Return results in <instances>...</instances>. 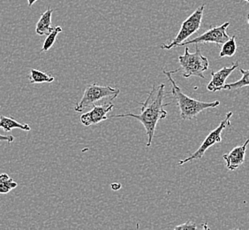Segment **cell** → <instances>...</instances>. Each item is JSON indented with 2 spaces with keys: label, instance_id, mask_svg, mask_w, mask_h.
Listing matches in <instances>:
<instances>
[{
  "label": "cell",
  "instance_id": "20",
  "mask_svg": "<svg viewBox=\"0 0 249 230\" xmlns=\"http://www.w3.org/2000/svg\"><path fill=\"white\" fill-rule=\"evenodd\" d=\"M120 187H121V185H120V183H112L111 184V189L114 190V191L120 190Z\"/></svg>",
  "mask_w": 249,
  "mask_h": 230
},
{
  "label": "cell",
  "instance_id": "14",
  "mask_svg": "<svg viewBox=\"0 0 249 230\" xmlns=\"http://www.w3.org/2000/svg\"><path fill=\"white\" fill-rule=\"evenodd\" d=\"M29 82L30 83H43L48 82L51 83L54 81V77L46 73L42 72L37 69H31L29 76Z\"/></svg>",
  "mask_w": 249,
  "mask_h": 230
},
{
  "label": "cell",
  "instance_id": "19",
  "mask_svg": "<svg viewBox=\"0 0 249 230\" xmlns=\"http://www.w3.org/2000/svg\"><path fill=\"white\" fill-rule=\"evenodd\" d=\"M1 141H5L7 143H13L15 141V136L14 135H3V134H0V142Z\"/></svg>",
  "mask_w": 249,
  "mask_h": 230
},
{
  "label": "cell",
  "instance_id": "15",
  "mask_svg": "<svg viewBox=\"0 0 249 230\" xmlns=\"http://www.w3.org/2000/svg\"><path fill=\"white\" fill-rule=\"evenodd\" d=\"M17 186L18 183L10 177L7 173L0 174V194H7Z\"/></svg>",
  "mask_w": 249,
  "mask_h": 230
},
{
  "label": "cell",
  "instance_id": "6",
  "mask_svg": "<svg viewBox=\"0 0 249 230\" xmlns=\"http://www.w3.org/2000/svg\"><path fill=\"white\" fill-rule=\"evenodd\" d=\"M231 116H232V112L227 113L226 116H225V120L221 121L220 124L218 125V127L216 128V130L211 131V133L209 134V135L207 136L205 140L203 141V143L201 144V146L199 147L196 152H195L194 153L192 154L190 157L185 158L183 160H180L178 162V165L181 166V165L187 163V162L192 161L194 159H201L203 157V155L206 153L208 149L211 148V146H213L214 144L220 143L221 141H222L221 134H222V132L224 131L225 128L231 124L230 119Z\"/></svg>",
  "mask_w": 249,
  "mask_h": 230
},
{
  "label": "cell",
  "instance_id": "11",
  "mask_svg": "<svg viewBox=\"0 0 249 230\" xmlns=\"http://www.w3.org/2000/svg\"><path fill=\"white\" fill-rule=\"evenodd\" d=\"M53 13V9H47L43 15H41L36 27V33L39 36H47L53 30V28L52 27Z\"/></svg>",
  "mask_w": 249,
  "mask_h": 230
},
{
  "label": "cell",
  "instance_id": "8",
  "mask_svg": "<svg viewBox=\"0 0 249 230\" xmlns=\"http://www.w3.org/2000/svg\"><path fill=\"white\" fill-rule=\"evenodd\" d=\"M113 107L114 105L110 100L102 106H96L94 104L91 111L85 113L81 116V122L86 127L100 123L102 121L108 119L107 114L112 111Z\"/></svg>",
  "mask_w": 249,
  "mask_h": 230
},
{
  "label": "cell",
  "instance_id": "13",
  "mask_svg": "<svg viewBox=\"0 0 249 230\" xmlns=\"http://www.w3.org/2000/svg\"><path fill=\"white\" fill-rule=\"evenodd\" d=\"M240 72L242 74V77L238 82H232V83H228V84H224L221 87L219 91L222 90H227V91H232V90H238L241 89L243 87H249V70H244L242 68H240Z\"/></svg>",
  "mask_w": 249,
  "mask_h": 230
},
{
  "label": "cell",
  "instance_id": "7",
  "mask_svg": "<svg viewBox=\"0 0 249 230\" xmlns=\"http://www.w3.org/2000/svg\"><path fill=\"white\" fill-rule=\"evenodd\" d=\"M230 26V22L226 21L224 24L218 26V27H214L211 28L206 32L195 38L193 39H187L185 42L180 43L178 45V47L181 46H187L189 44H198V43H216V45H222L225 43L228 39L230 38L229 35L227 34V29Z\"/></svg>",
  "mask_w": 249,
  "mask_h": 230
},
{
  "label": "cell",
  "instance_id": "17",
  "mask_svg": "<svg viewBox=\"0 0 249 230\" xmlns=\"http://www.w3.org/2000/svg\"><path fill=\"white\" fill-rule=\"evenodd\" d=\"M61 32H62V28L61 27L57 26V27L53 28V30L51 31V33L47 35V38L45 39V41L43 43V47L41 49V52L42 53L48 52L49 50L53 47L58 34L61 33Z\"/></svg>",
  "mask_w": 249,
  "mask_h": 230
},
{
  "label": "cell",
  "instance_id": "2",
  "mask_svg": "<svg viewBox=\"0 0 249 230\" xmlns=\"http://www.w3.org/2000/svg\"><path fill=\"white\" fill-rule=\"evenodd\" d=\"M180 71V69H176L174 71L167 72L164 69L163 70V74L167 77L168 80L172 83L173 91L172 94L177 102V106L180 111V117L182 120H192L197 115H199L202 111L211 108H216L220 105V101L216 100L214 102H201L196 100L187 96L185 93H183L180 88L178 86L177 83L174 81L172 75L174 73Z\"/></svg>",
  "mask_w": 249,
  "mask_h": 230
},
{
  "label": "cell",
  "instance_id": "5",
  "mask_svg": "<svg viewBox=\"0 0 249 230\" xmlns=\"http://www.w3.org/2000/svg\"><path fill=\"white\" fill-rule=\"evenodd\" d=\"M204 9H205L204 4L199 6L186 20H184V22L181 25V28L177 34L176 38L172 41V43L169 44H162L161 49L171 50L174 47H178V44L185 42L191 37L193 34L196 33L201 28Z\"/></svg>",
  "mask_w": 249,
  "mask_h": 230
},
{
  "label": "cell",
  "instance_id": "18",
  "mask_svg": "<svg viewBox=\"0 0 249 230\" xmlns=\"http://www.w3.org/2000/svg\"><path fill=\"white\" fill-rule=\"evenodd\" d=\"M174 229L175 230H197L198 227L196 225V223H194L192 221H187V223L176 226Z\"/></svg>",
  "mask_w": 249,
  "mask_h": 230
},
{
  "label": "cell",
  "instance_id": "16",
  "mask_svg": "<svg viewBox=\"0 0 249 230\" xmlns=\"http://www.w3.org/2000/svg\"><path fill=\"white\" fill-rule=\"evenodd\" d=\"M219 58L232 57L237 51V44H236V37L228 39L225 43L222 44Z\"/></svg>",
  "mask_w": 249,
  "mask_h": 230
},
{
  "label": "cell",
  "instance_id": "12",
  "mask_svg": "<svg viewBox=\"0 0 249 230\" xmlns=\"http://www.w3.org/2000/svg\"><path fill=\"white\" fill-rule=\"evenodd\" d=\"M0 129H3L6 132H11V130L13 129H19L24 131L31 130L29 125L19 123L18 121L14 120L13 118L5 117L4 115H0Z\"/></svg>",
  "mask_w": 249,
  "mask_h": 230
},
{
  "label": "cell",
  "instance_id": "10",
  "mask_svg": "<svg viewBox=\"0 0 249 230\" xmlns=\"http://www.w3.org/2000/svg\"><path fill=\"white\" fill-rule=\"evenodd\" d=\"M239 66H240L239 62H236L232 64L231 67H223L217 72L212 71L211 72V77H212L211 81L207 86L208 91H214V92L219 91L221 87L225 84L226 79L230 77L231 74L233 72L236 68H238Z\"/></svg>",
  "mask_w": 249,
  "mask_h": 230
},
{
  "label": "cell",
  "instance_id": "9",
  "mask_svg": "<svg viewBox=\"0 0 249 230\" xmlns=\"http://www.w3.org/2000/svg\"><path fill=\"white\" fill-rule=\"evenodd\" d=\"M248 144H249V140H246L243 145L237 146L232 149L229 153L223 155V158L226 162V168H228V170L233 171L244 163L245 155H246Z\"/></svg>",
  "mask_w": 249,
  "mask_h": 230
},
{
  "label": "cell",
  "instance_id": "21",
  "mask_svg": "<svg viewBox=\"0 0 249 230\" xmlns=\"http://www.w3.org/2000/svg\"><path fill=\"white\" fill-rule=\"evenodd\" d=\"M36 1H37V0H28V3H29V7H31V6H32V5H33L36 2Z\"/></svg>",
  "mask_w": 249,
  "mask_h": 230
},
{
  "label": "cell",
  "instance_id": "3",
  "mask_svg": "<svg viewBox=\"0 0 249 230\" xmlns=\"http://www.w3.org/2000/svg\"><path fill=\"white\" fill-rule=\"evenodd\" d=\"M178 63L182 70V77L188 78L191 77H201L204 79L203 73L209 68V60L201 53L198 45H196V52L190 53L188 47L185 46V54L178 56Z\"/></svg>",
  "mask_w": 249,
  "mask_h": 230
},
{
  "label": "cell",
  "instance_id": "1",
  "mask_svg": "<svg viewBox=\"0 0 249 230\" xmlns=\"http://www.w3.org/2000/svg\"><path fill=\"white\" fill-rule=\"evenodd\" d=\"M164 89H165L164 84H160L158 87V91L156 92L155 91L156 85H154L145 102L139 103L140 105H142V113L140 115L124 114V115H111V116H108V119L132 117L136 120H140L146 130V134L148 135L147 147H149L152 143L156 127L158 121L165 119L167 116V112L164 109V107L169 106L170 103L168 104L163 103V98L167 94L165 93Z\"/></svg>",
  "mask_w": 249,
  "mask_h": 230
},
{
  "label": "cell",
  "instance_id": "4",
  "mask_svg": "<svg viewBox=\"0 0 249 230\" xmlns=\"http://www.w3.org/2000/svg\"><path fill=\"white\" fill-rule=\"evenodd\" d=\"M120 93V89L110 86H100L96 82L87 87L81 101L74 107L75 112H82L86 107L93 106L96 102L104 98H110L113 100Z\"/></svg>",
  "mask_w": 249,
  "mask_h": 230
}]
</instances>
